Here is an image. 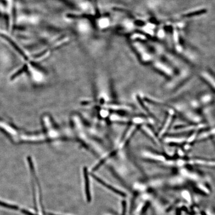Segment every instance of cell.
Listing matches in <instances>:
<instances>
[{
    "label": "cell",
    "mask_w": 215,
    "mask_h": 215,
    "mask_svg": "<svg viewBox=\"0 0 215 215\" xmlns=\"http://www.w3.org/2000/svg\"><path fill=\"white\" fill-rule=\"evenodd\" d=\"M0 130L8 135L14 142H20V137L22 132H20V131L15 128L12 125L0 119Z\"/></svg>",
    "instance_id": "1"
},
{
    "label": "cell",
    "mask_w": 215,
    "mask_h": 215,
    "mask_svg": "<svg viewBox=\"0 0 215 215\" xmlns=\"http://www.w3.org/2000/svg\"><path fill=\"white\" fill-rule=\"evenodd\" d=\"M48 215H55V214H51V213H48Z\"/></svg>",
    "instance_id": "6"
},
{
    "label": "cell",
    "mask_w": 215,
    "mask_h": 215,
    "mask_svg": "<svg viewBox=\"0 0 215 215\" xmlns=\"http://www.w3.org/2000/svg\"><path fill=\"white\" fill-rule=\"evenodd\" d=\"M84 179H85V194L86 199L88 202L90 203L91 201V193L90 190V182L89 179L88 172L87 171V168H85L84 169Z\"/></svg>",
    "instance_id": "3"
},
{
    "label": "cell",
    "mask_w": 215,
    "mask_h": 215,
    "mask_svg": "<svg viewBox=\"0 0 215 215\" xmlns=\"http://www.w3.org/2000/svg\"><path fill=\"white\" fill-rule=\"evenodd\" d=\"M205 12V10H200V11L194 12H192V13H189V14H186V15H185V17H193V16H195V15H201V14H203V13H204Z\"/></svg>",
    "instance_id": "5"
},
{
    "label": "cell",
    "mask_w": 215,
    "mask_h": 215,
    "mask_svg": "<svg viewBox=\"0 0 215 215\" xmlns=\"http://www.w3.org/2000/svg\"><path fill=\"white\" fill-rule=\"evenodd\" d=\"M92 176L93 177V178L95 179L97 181H98L99 183L102 184L103 186H105V187H106L108 189L110 190L111 191H112V192H114V193H116L117 194L119 195L120 196H122V197H125V194L124 193H123V192L119 190H118V189H116V188H114L113 186L109 185L108 184L106 183V182H104L103 180H102V179L96 176V175H94V174H92Z\"/></svg>",
    "instance_id": "2"
},
{
    "label": "cell",
    "mask_w": 215,
    "mask_h": 215,
    "mask_svg": "<svg viewBox=\"0 0 215 215\" xmlns=\"http://www.w3.org/2000/svg\"><path fill=\"white\" fill-rule=\"evenodd\" d=\"M173 114L170 113V114L169 115L168 118V120H167V121L166 122V124L164 125V127L161 130V131H160V135L161 136V135H162L163 134H164V132H166V131L167 130V128H168V127H169L170 124L169 123L171 122V121L172 120V118Z\"/></svg>",
    "instance_id": "4"
}]
</instances>
